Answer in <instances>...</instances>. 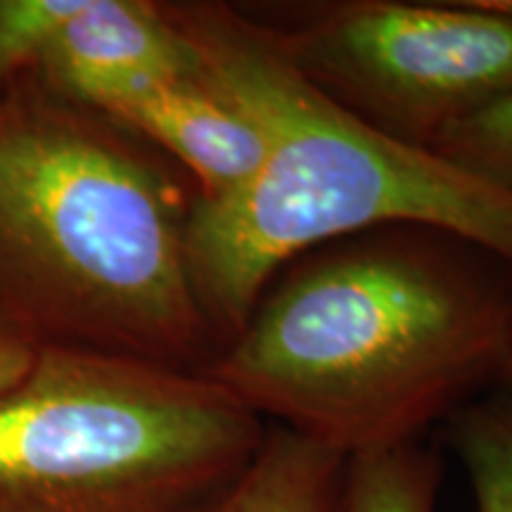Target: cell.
I'll list each match as a JSON object with an SVG mask.
<instances>
[{
	"label": "cell",
	"instance_id": "6da1fadb",
	"mask_svg": "<svg viewBox=\"0 0 512 512\" xmlns=\"http://www.w3.org/2000/svg\"><path fill=\"white\" fill-rule=\"evenodd\" d=\"M202 373L344 458L415 441L512 375V266L430 228L328 242L273 275Z\"/></svg>",
	"mask_w": 512,
	"mask_h": 512
},
{
	"label": "cell",
	"instance_id": "7a4b0ae2",
	"mask_svg": "<svg viewBox=\"0 0 512 512\" xmlns=\"http://www.w3.org/2000/svg\"><path fill=\"white\" fill-rule=\"evenodd\" d=\"M207 79L259 128L242 188L192 200L185 254L221 347L273 275L311 249L375 228H430L512 266V192L408 145L318 91L252 12L164 5Z\"/></svg>",
	"mask_w": 512,
	"mask_h": 512
},
{
	"label": "cell",
	"instance_id": "3957f363",
	"mask_svg": "<svg viewBox=\"0 0 512 512\" xmlns=\"http://www.w3.org/2000/svg\"><path fill=\"white\" fill-rule=\"evenodd\" d=\"M102 114L0 100V316L36 344L204 370L221 349L185 254L192 200Z\"/></svg>",
	"mask_w": 512,
	"mask_h": 512
},
{
	"label": "cell",
	"instance_id": "277c9868",
	"mask_svg": "<svg viewBox=\"0 0 512 512\" xmlns=\"http://www.w3.org/2000/svg\"><path fill=\"white\" fill-rule=\"evenodd\" d=\"M266 434L202 370L43 344L0 394V512H192Z\"/></svg>",
	"mask_w": 512,
	"mask_h": 512
},
{
	"label": "cell",
	"instance_id": "5b68a950",
	"mask_svg": "<svg viewBox=\"0 0 512 512\" xmlns=\"http://www.w3.org/2000/svg\"><path fill=\"white\" fill-rule=\"evenodd\" d=\"M254 17L318 91L408 145L434 150L512 93V15L491 0H337Z\"/></svg>",
	"mask_w": 512,
	"mask_h": 512
},
{
	"label": "cell",
	"instance_id": "8992f818",
	"mask_svg": "<svg viewBox=\"0 0 512 512\" xmlns=\"http://www.w3.org/2000/svg\"><path fill=\"white\" fill-rule=\"evenodd\" d=\"M38 67L48 91L105 114L166 81L200 72V60L150 0H83Z\"/></svg>",
	"mask_w": 512,
	"mask_h": 512
},
{
	"label": "cell",
	"instance_id": "52a82bcc",
	"mask_svg": "<svg viewBox=\"0 0 512 512\" xmlns=\"http://www.w3.org/2000/svg\"><path fill=\"white\" fill-rule=\"evenodd\" d=\"M102 117L185 166L197 181V197H221L242 188L264 157L259 128L204 76L202 67L188 79L147 88Z\"/></svg>",
	"mask_w": 512,
	"mask_h": 512
},
{
	"label": "cell",
	"instance_id": "ba28073f",
	"mask_svg": "<svg viewBox=\"0 0 512 512\" xmlns=\"http://www.w3.org/2000/svg\"><path fill=\"white\" fill-rule=\"evenodd\" d=\"M347 458L271 427L256 456L192 512H335Z\"/></svg>",
	"mask_w": 512,
	"mask_h": 512
},
{
	"label": "cell",
	"instance_id": "9c48e42d",
	"mask_svg": "<svg viewBox=\"0 0 512 512\" xmlns=\"http://www.w3.org/2000/svg\"><path fill=\"white\" fill-rule=\"evenodd\" d=\"M437 494L434 453L403 441L347 458L335 512H437Z\"/></svg>",
	"mask_w": 512,
	"mask_h": 512
},
{
	"label": "cell",
	"instance_id": "30bf717a",
	"mask_svg": "<svg viewBox=\"0 0 512 512\" xmlns=\"http://www.w3.org/2000/svg\"><path fill=\"white\" fill-rule=\"evenodd\" d=\"M477 512H512V375L451 415Z\"/></svg>",
	"mask_w": 512,
	"mask_h": 512
},
{
	"label": "cell",
	"instance_id": "8fae6325",
	"mask_svg": "<svg viewBox=\"0 0 512 512\" xmlns=\"http://www.w3.org/2000/svg\"><path fill=\"white\" fill-rule=\"evenodd\" d=\"M83 0H0V88L38 67Z\"/></svg>",
	"mask_w": 512,
	"mask_h": 512
},
{
	"label": "cell",
	"instance_id": "7c38bea8",
	"mask_svg": "<svg viewBox=\"0 0 512 512\" xmlns=\"http://www.w3.org/2000/svg\"><path fill=\"white\" fill-rule=\"evenodd\" d=\"M434 150L512 192V93L453 126Z\"/></svg>",
	"mask_w": 512,
	"mask_h": 512
},
{
	"label": "cell",
	"instance_id": "4fadbf2b",
	"mask_svg": "<svg viewBox=\"0 0 512 512\" xmlns=\"http://www.w3.org/2000/svg\"><path fill=\"white\" fill-rule=\"evenodd\" d=\"M38 349L41 344L0 316V394L15 387L29 373Z\"/></svg>",
	"mask_w": 512,
	"mask_h": 512
}]
</instances>
